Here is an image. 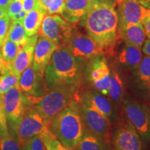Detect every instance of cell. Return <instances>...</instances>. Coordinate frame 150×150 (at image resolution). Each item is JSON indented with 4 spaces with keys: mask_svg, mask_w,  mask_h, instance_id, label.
<instances>
[{
    "mask_svg": "<svg viewBox=\"0 0 150 150\" xmlns=\"http://www.w3.org/2000/svg\"><path fill=\"white\" fill-rule=\"evenodd\" d=\"M115 4L95 0L83 20L89 35L105 53L113 51L118 38V16Z\"/></svg>",
    "mask_w": 150,
    "mask_h": 150,
    "instance_id": "cell-1",
    "label": "cell"
},
{
    "mask_svg": "<svg viewBox=\"0 0 150 150\" xmlns=\"http://www.w3.org/2000/svg\"><path fill=\"white\" fill-rule=\"evenodd\" d=\"M81 62L74 57L68 45L58 48L45 72L49 91L57 86L79 87L82 76Z\"/></svg>",
    "mask_w": 150,
    "mask_h": 150,
    "instance_id": "cell-2",
    "label": "cell"
},
{
    "mask_svg": "<svg viewBox=\"0 0 150 150\" xmlns=\"http://www.w3.org/2000/svg\"><path fill=\"white\" fill-rule=\"evenodd\" d=\"M49 129L65 147L75 149L85 131L79 102L75 100L58 112Z\"/></svg>",
    "mask_w": 150,
    "mask_h": 150,
    "instance_id": "cell-3",
    "label": "cell"
},
{
    "mask_svg": "<svg viewBox=\"0 0 150 150\" xmlns=\"http://www.w3.org/2000/svg\"><path fill=\"white\" fill-rule=\"evenodd\" d=\"M79 87L57 86L50 90L40 97L33 106L42 115L51 122L54 116L76 99Z\"/></svg>",
    "mask_w": 150,
    "mask_h": 150,
    "instance_id": "cell-4",
    "label": "cell"
},
{
    "mask_svg": "<svg viewBox=\"0 0 150 150\" xmlns=\"http://www.w3.org/2000/svg\"><path fill=\"white\" fill-rule=\"evenodd\" d=\"M50 121L47 120L33 106L27 108L19 122L12 136L18 141L22 149L33 136L40 135L48 129Z\"/></svg>",
    "mask_w": 150,
    "mask_h": 150,
    "instance_id": "cell-5",
    "label": "cell"
},
{
    "mask_svg": "<svg viewBox=\"0 0 150 150\" xmlns=\"http://www.w3.org/2000/svg\"><path fill=\"white\" fill-rule=\"evenodd\" d=\"M41 36L50 39L58 47L66 46L72 38L74 29L59 15H45L39 29Z\"/></svg>",
    "mask_w": 150,
    "mask_h": 150,
    "instance_id": "cell-6",
    "label": "cell"
},
{
    "mask_svg": "<svg viewBox=\"0 0 150 150\" xmlns=\"http://www.w3.org/2000/svg\"><path fill=\"white\" fill-rule=\"evenodd\" d=\"M2 103L9 133L12 136L29 104L19 85L11 88L4 94Z\"/></svg>",
    "mask_w": 150,
    "mask_h": 150,
    "instance_id": "cell-7",
    "label": "cell"
},
{
    "mask_svg": "<svg viewBox=\"0 0 150 150\" xmlns=\"http://www.w3.org/2000/svg\"><path fill=\"white\" fill-rule=\"evenodd\" d=\"M123 110L129 124L144 140L150 142V108L133 99L124 101Z\"/></svg>",
    "mask_w": 150,
    "mask_h": 150,
    "instance_id": "cell-8",
    "label": "cell"
},
{
    "mask_svg": "<svg viewBox=\"0 0 150 150\" xmlns=\"http://www.w3.org/2000/svg\"><path fill=\"white\" fill-rule=\"evenodd\" d=\"M104 55H98L88 61L86 74L95 91L107 96L111 72Z\"/></svg>",
    "mask_w": 150,
    "mask_h": 150,
    "instance_id": "cell-9",
    "label": "cell"
},
{
    "mask_svg": "<svg viewBox=\"0 0 150 150\" xmlns=\"http://www.w3.org/2000/svg\"><path fill=\"white\" fill-rule=\"evenodd\" d=\"M19 86L26 95L28 102L33 106L49 91L45 75L36 72L32 65L22 73Z\"/></svg>",
    "mask_w": 150,
    "mask_h": 150,
    "instance_id": "cell-10",
    "label": "cell"
},
{
    "mask_svg": "<svg viewBox=\"0 0 150 150\" xmlns=\"http://www.w3.org/2000/svg\"><path fill=\"white\" fill-rule=\"evenodd\" d=\"M79 108L86 131L103 139L107 140L110 130L109 119L82 102H79Z\"/></svg>",
    "mask_w": 150,
    "mask_h": 150,
    "instance_id": "cell-11",
    "label": "cell"
},
{
    "mask_svg": "<svg viewBox=\"0 0 150 150\" xmlns=\"http://www.w3.org/2000/svg\"><path fill=\"white\" fill-rule=\"evenodd\" d=\"M67 45L74 57L81 62L104 54L103 49L89 35L84 33L74 32Z\"/></svg>",
    "mask_w": 150,
    "mask_h": 150,
    "instance_id": "cell-12",
    "label": "cell"
},
{
    "mask_svg": "<svg viewBox=\"0 0 150 150\" xmlns=\"http://www.w3.org/2000/svg\"><path fill=\"white\" fill-rule=\"evenodd\" d=\"M117 4L118 29L141 23L147 13V7L142 6L138 0H118Z\"/></svg>",
    "mask_w": 150,
    "mask_h": 150,
    "instance_id": "cell-13",
    "label": "cell"
},
{
    "mask_svg": "<svg viewBox=\"0 0 150 150\" xmlns=\"http://www.w3.org/2000/svg\"><path fill=\"white\" fill-rule=\"evenodd\" d=\"M59 48L50 39L44 36L38 38L33 52L32 66L36 72L45 75L46 67L50 63L54 52Z\"/></svg>",
    "mask_w": 150,
    "mask_h": 150,
    "instance_id": "cell-14",
    "label": "cell"
},
{
    "mask_svg": "<svg viewBox=\"0 0 150 150\" xmlns=\"http://www.w3.org/2000/svg\"><path fill=\"white\" fill-rule=\"evenodd\" d=\"M38 38V35L37 34L29 37L27 43L23 46H20L18 53L14 61L10 64H6L11 72L20 76L27 67L32 65L33 52Z\"/></svg>",
    "mask_w": 150,
    "mask_h": 150,
    "instance_id": "cell-15",
    "label": "cell"
},
{
    "mask_svg": "<svg viewBox=\"0 0 150 150\" xmlns=\"http://www.w3.org/2000/svg\"><path fill=\"white\" fill-rule=\"evenodd\" d=\"M114 145L116 150H142L140 135L130 125L122 127L116 131Z\"/></svg>",
    "mask_w": 150,
    "mask_h": 150,
    "instance_id": "cell-16",
    "label": "cell"
},
{
    "mask_svg": "<svg viewBox=\"0 0 150 150\" xmlns=\"http://www.w3.org/2000/svg\"><path fill=\"white\" fill-rule=\"evenodd\" d=\"M95 0H66L61 16L70 24L83 22Z\"/></svg>",
    "mask_w": 150,
    "mask_h": 150,
    "instance_id": "cell-17",
    "label": "cell"
},
{
    "mask_svg": "<svg viewBox=\"0 0 150 150\" xmlns=\"http://www.w3.org/2000/svg\"><path fill=\"white\" fill-rule=\"evenodd\" d=\"M81 102L95 108L108 119L110 120L113 115V107L111 102L97 91H88L82 97Z\"/></svg>",
    "mask_w": 150,
    "mask_h": 150,
    "instance_id": "cell-18",
    "label": "cell"
},
{
    "mask_svg": "<svg viewBox=\"0 0 150 150\" xmlns=\"http://www.w3.org/2000/svg\"><path fill=\"white\" fill-rule=\"evenodd\" d=\"M118 37L125 43L142 48L146 39V33L141 23L130 24L127 27L118 29Z\"/></svg>",
    "mask_w": 150,
    "mask_h": 150,
    "instance_id": "cell-19",
    "label": "cell"
},
{
    "mask_svg": "<svg viewBox=\"0 0 150 150\" xmlns=\"http://www.w3.org/2000/svg\"><path fill=\"white\" fill-rule=\"evenodd\" d=\"M142 54L140 48L125 43L118 54L119 63L129 70H136L141 62Z\"/></svg>",
    "mask_w": 150,
    "mask_h": 150,
    "instance_id": "cell-20",
    "label": "cell"
},
{
    "mask_svg": "<svg viewBox=\"0 0 150 150\" xmlns=\"http://www.w3.org/2000/svg\"><path fill=\"white\" fill-rule=\"evenodd\" d=\"M46 14L47 13L40 8L38 4L33 10L27 13L22 24L28 37L37 34Z\"/></svg>",
    "mask_w": 150,
    "mask_h": 150,
    "instance_id": "cell-21",
    "label": "cell"
},
{
    "mask_svg": "<svg viewBox=\"0 0 150 150\" xmlns=\"http://www.w3.org/2000/svg\"><path fill=\"white\" fill-rule=\"evenodd\" d=\"M124 93L125 85L120 73L117 70H112L107 95L108 99L110 102L120 104L123 99Z\"/></svg>",
    "mask_w": 150,
    "mask_h": 150,
    "instance_id": "cell-22",
    "label": "cell"
},
{
    "mask_svg": "<svg viewBox=\"0 0 150 150\" xmlns=\"http://www.w3.org/2000/svg\"><path fill=\"white\" fill-rule=\"evenodd\" d=\"M76 150H108L106 140L85 131Z\"/></svg>",
    "mask_w": 150,
    "mask_h": 150,
    "instance_id": "cell-23",
    "label": "cell"
},
{
    "mask_svg": "<svg viewBox=\"0 0 150 150\" xmlns=\"http://www.w3.org/2000/svg\"><path fill=\"white\" fill-rule=\"evenodd\" d=\"M6 36L19 46H23L27 42V36L22 22L12 21Z\"/></svg>",
    "mask_w": 150,
    "mask_h": 150,
    "instance_id": "cell-24",
    "label": "cell"
},
{
    "mask_svg": "<svg viewBox=\"0 0 150 150\" xmlns=\"http://www.w3.org/2000/svg\"><path fill=\"white\" fill-rule=\"evenodd\" d=\"M0 74V95H3L11 88L19 85L20 76L11 72L6 65Z\"/></svg>",
    "mask_w": 150,
    "mask_h": 150,
    "instance_id": "cell-25",
    "label": "cell"
},
{
    "mask_svg": "<svg viewBox=\"0 0 150 150\" xmlns=\"http://www.w3.org/2000/svg\"><path fill=\"white\" fill-rule=\"evenodd\" d=\"M0 49L4 61L6 64H10L16 59L20 46L6 36Z\"/></svg>",
    "mask_w": 150,
    "mask_h": 150,
    "instance_id": "cell-26",
    "label": "cell"
},
{
    "mask_svg": "<svg viewBox=\"0 0 150 150\" xmlns=\"http://www.w3.org/2000/svg\"><path fill=\"white\" fill-rule=\"evenodd\" d=\"M139 79L142 83L149 85L150 83V56H145L136 69Z\"/></svg>",
    "mask_w": 150,
    "mask_h": 150,
    "instance_id": "cell-27",
    "label": "cell"
},
{
    "mask_svg": "<svg viewBox=\"0 0 150 150\" xmlns=\"http://www.w3.org/2000/svg\"><path fill=\"white\" fill-rule=\"evenodd\" d=\"M0 150H22V149L8 131L0 136Z\"/></svg>",
    "mask_w": 150,
    "mask_h": 150,
    "instance_id": "cell-28",
    "label": "cell"
},
{
    "mask_svg": "<svg viewBox=\"0 0 150 150\" xmlns=\"http://www.w3.org/2000/svg\"><path fill=\"white\" fill-rule=\"evenodd\" d=\"M22 150H47V149L42 138L39 135H37L27 142Z\"/></svg>",
    "mask_w": 150,
    "mask_h": 150,
    "instance_id": "cell-29",
    "label": "cell"
},
{
    "mask_svg": "<svg viewBox=\"0 0 150 150\" xmlns=\"http://www.w3.org/2000/svg\"><path fill=\"white\" fill-rule=\"evenodd\" d=\"M65 0H52L47 9L49 15H61L65 6Z\"/></svg>",
    "mask_w": 150,
    "mask_h": 150,
    "instance_id": "cell-30",
    "label": "cell"
},
{
    "mask_svg": "<svg viewBox=\"0 0 150 150\" xmlns=\"http://www.w3.org/2000/svg\"><path fill=\"white\" fill-rule=\"evenodd\" d=\"M11 24V19L7 16L0 19V47L4 40Z\"/></svg>",
    "mask_w": 150,
    "mask_h": 150,
    "instance_id": "cell-31",
    "label": "cell"
},
{
    "mask_svg": "<svg viewBox=\"0 0 150 150\" xmlns=\"http://www.w3.org/2000/svg\"><path fill=\"white\" fill-rule=\"evenodd\" d=\"M22 10V0H12L6 8V15L11 18Z\"/></svg>",
    "mask_w": 150,
    "mask_h": 150,
    "instance_id": "cell-32",
    "label": "cell"
},
{
    "mask_svg": "<svg viewBox=\"0 0 150 150\" xmlns=\"http://www.w3.org/2000/svg\"><path fill=\"white\" fill-rule=\"evenodd\" d=\"M2 97L3 95H0V136L9 131L6 117L5 112L3 107Z\"/></svg>",
    "mask_w": 150,
    "mask_h": 150,
    "instance_id": "cell-33",
    "label": "cell"
},
{
    "mask_svg": "<svg viewBox=\"0 0 150 150\" xmlns=\"http://www.w3.org/2000/svg\"><path fill=\"white\" fill-rule=\"evenodd\" d=\"M141 24L145 29L146 36L148 38V39H150V7H148L147 14L142 20Z\"/></svg>",
    "mask_w": 150,
    "mask_h": 150,
    "instance_id": "cell-34",
    "label": "cell"
},
{
    "mask_svg": "<svg viewBox=\"0 0 150 150\" xmlns=\"http://www.w3.org/2000/svg\"><path fill=\"white\" fill-rule=\"evenodd\" d=\"M38 4V0H22V8L26 13L33 10Z\"/></svg>",
    "mask_w": 150,
    "mask_h": 150,
    "instance_id": "cell-35",
    "label": "cell"
},
{
    "mask_svg": "<svg viewBox=\"0 0 150 150\" xmlns=\"http://www.w3.org/2000/svg\"><path fill=\"white\" fill-rule=\"evenodd\" d=\"M26 15H27V13L25 11L22 10V11H20V13H17L14 16H13L11 18H10L12 21H18V22H23L24 18H25Z\"/></svg>",
    "mask_w": 150,
    "mask_h": 150,
    "instance_id": "cell-36",
    "label": "cell"
},
{
    "mask_svg": "<svg viewBox=\"0 0 150 150\" xmlns=\"http://www.w3.org/2000/svg\"><path fill=\"white\" fill-rule=\"evenodd\" d=\"M52 1V0H38V6L42 8L43 11H45L47 13V9L49 5L50 4Z\"/></svg>",
    "mask_w": 150,
    "mask_h": 150,
    "instance_id": "cell-37",
    "label": "cell"
},
{
    "mask_svg": "<svg viewBox=\"0 0 150 150\" xmlns=\"http://www.w3.org/2000/svg\"><path fill=\"white\" fill-rule=\"evenodd\" d=\"M142 47L143 53L145 54V55L150 56V39L145 40Z\"/></svg>",
    "mask_w": 150,
    "mask_h": 150,
    "instance_id": "cell-38",
    "label": "cell"
},
{
    "mask_svg": "<svg viewBox=\"0 0 150 150\" xmlns=\"http://www.w3.org/2000/svg\"><path fill=\"white\" fill-rule=\"evenodd\" d=\"M11 1L12 0H0V6L6 11L7 7Z\"/></svg>",
    "mask_w": 150,
    "mask_h": 150,
    "instance_id": "cell-39",
    "label": "cell"
},
{
    "mask_svg": "<svg viewBox=\"0 0 150 150\" xmlns=\"http://www.w3.org/2000/svg\"><path fill=\"white\" fill-rule=\"evenodd\" d=\"M138 1L144 7H150V0H138Z\"/></svg>",
    "mask_w": 150,
    "mask_h": 150,
    "instance_id": "cell-40",
    "label": "cell"
},
{
    "mask_svg": "<svg viewBox=\"0 0 150 150\" xmlns=\"http://www.w3.org/2000/svg\"><path fill=\"white\" fill-rule=\"evenodd\" d=\"M5 65L6 63L4 61L2 55H1V50H0V71L2 70V68L5 66Z\"/></svg>",
    "mask_w": 150,
    "mask_h": 150,
    "instance_id": "cell-41",
    "label": "cell"
},
{
    "mask_svg": "<svg viewBox=\"0 0 150 150\" xmlns=\"http://www.w3.org/2000/svg\"><path fill=\"white\" fill-rule=\"evenodd\" d=\"M5 16H6V11L0 6V19Z\"/></svg>",
    "mask_w": 150,
    "mask_h": 150,
    "instance_id": "cell-42",
    "label": "cell"
},
{
    "mask_svg": "<svg viewBox=\"0 0 150 150\" xmlns=\"http://www.w3.org/2000/svg\"><path fill=\"white\" fill-rule=\"evenodd\" d=\"M54 150H74V149H70V148H67V147H65V146H63V145H61V146L59 148H57L56 149H54Z\"/></svg>",
    "mask_w": 150,
    "mask_h": 150,
    "instance_id": "cell-43",
    "label": "cell"
},
{
    "mask_svg": "<svg viewBox=\"0 0 150 150\" xmlns=\"http://www.w3.org/2000/svg\"><path fill=\"white\" fill-rule=\"evenodd\" d=\"M106 1H111V2H113V3H117V1L118 0H106Z\"/></svg>",
    "mask_w": 150,
    "mask_h": 150,
    "instance_id": "cell-44",
    "label": "cell"
},
{
    "mask_svg": "<svg viewBox=\"0 0 150 150\" xmlns=\"http://www.w3.org/2000/svg\"><path fill=\"white\" fill-rule=\"evenodd\" d=\"M65 1H66V0H65Z\"/></svg>",
    "mask_w": 150,
    "mask_h": 150,
    "instance_id": "cell-45",
    "label": "cell"
},
{
    "mask_svg": "<svg viewBox=\"0 0 150 150\" xmlns=\"http://www.w3.org/2000/svg\"><path fill=\"white\" fill-rule=\"evenodd\" d=\"M149 86H150V83H149Z\"/></svg>",
    "mask_w": 150,
    "mask_h": 150,
    "instance_id": "cell-46",
    "label": "cell"
},
{
    "mask_svg": "<svg viewBox=\"0 0 150 150\" xmlns=\"http://www.w3.org/2000/svg\"><path fill=\"white\" fill-rule=\"evenodd\" d=\"M115 150H116V149H115Z\"/></svg>",
    "mask_w": 150,
    "mask_h": 150,
    "instance_id": "cell-47",
    "label": "cell"
}]
</instances>
